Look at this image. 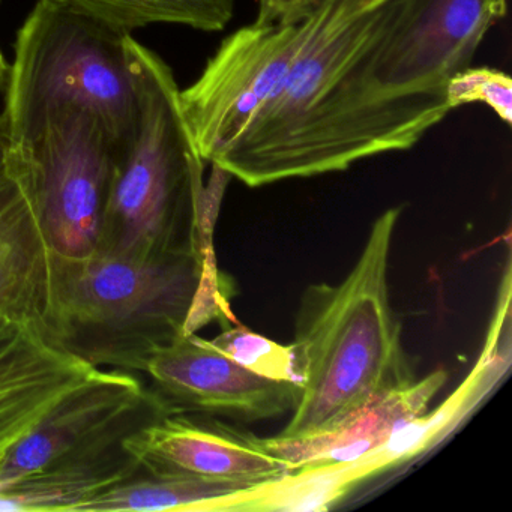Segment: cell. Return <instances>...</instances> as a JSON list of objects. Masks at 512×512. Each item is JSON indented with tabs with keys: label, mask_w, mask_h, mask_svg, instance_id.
Masks as SVG:
<instances>
[{
	"label": "cell",
	"mask_w": 512,
	"mask_h": 512,
	"mask_svg": "<svg viewBox=\"0 0 512 512\" xmlns=\"http://www.w3.org/2000/svg\"><path fill=\"white\" fill-rule=\"evenodd\" d=\"M397 5L362 13L359 0H323L275 94L211 164L259 188L416 146L451 109L443 95L386 94L371 83L368 55Z\"/></svg>",
	"instance_id": "obj_1"
},
{
	"label": "cell",
	"mask_w": 512,
	"mask_h": 512,
	"mask_svg": "<svg viewBox=\"0 0 512 512\" xmlns=\"http://www.w3.org/2000/svg\"><path fill=\"white\" fill-rule=\"evenodd\" d=\"M400 215L397 206L376 218L341 283L310 284L302 293L290 343L301 383L278 437L331 430L365 404L415 382L389 301V254Z\"/></svg>",
	"instance_id": "obj_2"
},
{
	"label": "cell",
	"mask_w": 512,
	"mask_h": 512,
	"mask_svg": "<svg viewBox=\"0 0 512 512\" xmlns=\"http://www.w3.org/2000/svg\"><path fill=\"white\" fill-rule=\"evenodd\" d=\"M208 251L125 260L52 256L47 338L94 367L145 371L152 356L217 316Z\"/></svg>",
	"instance_id": "obj_3"
},
{
	"label": "cell",
	"mask_w": 512,
	"mask_h": 512,
	"mask_svg": "<svg viewBox=\"0 0 512 512\" xmlns=\"http://www.w3.org/2000/svg\"><path fill=\"white\" fill-rule=\"evenodd\" d=\"M139 95V124L116 155L100 251L125 260L208 251L214 215L203 211V170L169 65L125 37Z\"/></svg>",
	"instance_id": "obj_4"
},
{
	"label": "cell",
	"mask_w": 512,
	"mask_h": 512,
	"mask_svg": "<svg viewBox=\"0 0 512 512\" xmlns=\"http://www.w3.org/2000/svg\"><path fill=\"white\" fill-rule=\"evenodd\" d=\"M125 37L67 0H38L17 32L5 85L11 148L37 140L68 109H85L100 116L118 154L124 151L139 124Z\"/></svg>",
	"instance_id": "obj_5"
},
{
	"label": "cell",
	"mask_w": 512,
	"mask_h": 512,
	"mask_svg": "<svg viewBox=\"0 0 512 512\" xmlns=\"http://www.w3.org/2000/svg\"><path fill=\"white\" fill-rule=\"evenodd\" d=\"M100 116L68 109L40 137L11 148L8 173L25 191L52 256L85 260L100 251L116 166Z\"/></svg>",
	"instance_id": "obj_6"
},
{
	"label": "cell",
	"mask_w": 512,
	"mask_h": 512,
	"mask_svg": "<svg viewBox=\"0 0 512 512\" xmlns=\"http://www.w3.org/2000/svg\"><path fill=\"white\" fill-rule=\"evenodd\" d=\"M316 11L298 23L254 22L238 29L209 58L199 79L181 91L182 113L205 163L211 164L275 94L313 29Z\"/></svg>",
	"instance_id": "obj_7"
},
{
	"label": "cell",
	"mask_w": 512,
	"mask_h": 512,
	"mask_svg": "<svg viewBox=\"0 0 512 512\" xmlns=\"http://www.w3.org/2000/svg\"><path fill=\"white\" fill-rule=\"evenodd\" d=\"M506 11L508 0H398L368 55L371 83L386 94L445 97Z\"/></svg>",
	"instance_id": "obj_8"
},
{
	"label": "cell",
	"mask_w": 512,
	"mask_h": 512,
	"mask_svg": "<svg viewBox=\"0 0 512 512\" xmlns=\"http://www.w3.org/2000/svg\"><path fill=\"white\" fill-rule=\"evenodd\" d=\"M163 398L125 370H101L65 395L0 464V484L92 454L170 415Z\"/></svg>",
	"instance_id": "obj_9"
},
{
	"label": "cell",
	"mask_w": 512,
	"mask_h": 512,
	"mask_svg": "<svg viewBox=\"0 0 512 512\" xmlns=\"http://www.w3.org/2000/svg\"><path fill=\"white\" fill-rule=\"evenodd\" d=\"M145 373L172 413L254 422L292 412L299 385L239 364L194 332L158 350Z\"/></svg>",
	"instance_id": "obj_10"
},
{
	"label": "cell",
	"mask_w": 512,
	"mask_h": 512,
	"mask_svg": "<svg viewBox=\"0 0 512 512\" xmlns=\"http://www.w3.org/2000/svg\"><path fill=\"white\" fill-rule=\"evenodd\" d=\"M149 472L179 473L256 488L295 473L250 431L212 415L170 413L125 440Z\"/></svg>",
	"instance_id": "obj_11"
},
{
	"label": "cell",
	"mask_w": 512,
	"mask_h": 512,
	"mask_svg": "<svg viewBox=\"0 0 512 512\" xmlns=\"http://www.w3.org/2000/svg\"><path fill=\"white\" fill-rule=\"evenodd\" d=\"M98 371L37 329L0 334V464L56 403Z\"/></svg>",
	"instance_id": "obj_12"
},
{
	"label": "cell",
	"mask_w": 512,
	"mask_h": 512,
	"mask_svg": "<svg viewBox=\"0 0 512 512\" xmlns=\"http://www.w3.org/2000/svg\"><path fill=\"white\" fill-rule=\"evenodd\" d=\"M446 380L445 370L433 371L424 379L365 404L337 427L314 436L260 437V440L271 454L283 458L295 472L343 466L376 451L404 425L424 415Z\"/></svg>",
	"instance_id": "obj_13"
},
{
	"label": "cell",
	"mask_w": 512,
	"mask_h": 512,
	"mask_svg": "<svg viewBox=\"0 0 512 512\" xmlns=\"http://www.w3.org/2000/svg\"><path fill=\"white\" fill-rule=\"evenodd\" d=\"M52 251L16 178H0V334L32 328L47 337Z\"/></svg>",
	"instance_id": "obj_14"
},
{
	"label": "cell",
	"mask_w": 512,
	"mask_h": 512,
	"mask_svg": "<svg viewBox=\"0 0 512 512\" xmlns=\"http://www.w3.org/2000/svg\"><path fill=\"white\" fill-rule=\"evenodd\" d=\"M140 470L142 463L125 442L115 443L0 484V512H80L86 503L133 478Z\"/></svg>",
	"instance_id": "obj_15"
},
{
	"label": "cell",
	"mask_w": 512,
	"mask_h": 512,
	"mask_svg": "<svg viewBox=\"0 0 512 512\" xmlns=\"http://www.w3.org/2000/svg\"><path fill=\"white\" fill-rule=\"evenodd\" d=\"M254 488L179 473L142 470L86 503L80 512L217 511L220 503Z\"/></svg>",
	"instance_id": "obj_16"
},
{
	"label": "cell",
	"mask_w": 512,
	"mask_h": 512,
	"mask_svg": "<svg viewBox=\"0 0 512 512\" xmlns=\"http://www.w3.org/2000/svg\"><path fill=\"white\" fill-rule=\"evenodd\" d=\"M115 31L131 35L146 26L179 25L221 32L232 22L235 0H67Z\"/></svg>",
	"instance_id": "obj_17"
},
{
	"label": "cell",
	"mask_w": 512,
	"mask_h": 512,
	"mask_svg": "<svg viewBox=\"0 0 512 512\" xmlns=\"http://www.w3.org/2000/svg\"><path fill=\"white\" fill-rule=\"evenodd\" d=\"M211 344L262 376L301 383L292 344L275 343L241 326L226 329Z\"/></svg>",
	"instance_id": "obj_18"
},
{
	"label": "cell",
	"mask_w": 512,
	"mask_h": 512,
	"mask_svg": "<svg viewBox=\"0 0 512 512\" xmlns=\"http://www.w3.org/2000/svg\"><path fill=\"white\" fill-rule=\"evenodd\" d=\"M445 100L451 112L466 104H485L503 124L512 125V80L503 71L466 68L446 83Z\"/></svg>",
	"instance_id": "obj_19"
},
{
	"label": "cell",
	"mask_w": 512,
	"mask_h": 512,
	"mask_svg": "<svg viewBox=\"0 0 512 512\" xmlns=\"http://www.w3.org/2000/svg\"><path fill=\"white\" fill-rule=\"evenodd\" d=\"M323 0H259L254 22L260 25H287L307 19Z\"/></svg>",
	"instance_id": "obj_20"
},
{
	"label": "cell",
	"mask_w": 512,
	"mask_h": 512,
	"mask_svg": "<svg viewBox=\"0 0 512 512\" xmlns=\"http://www.w3.org/2000/svg\"><path fill=\"white\" fill-rule=\"evenodd\" d=\"M11 137L8 133L7 124L4 116L0 115V178H4L8 173V163H10Z\"/></svg>",
	"instance_id": "obj_21"
},
{
	"label": "cell",
	"mask_w": 512,
	"mask_h": 512,
	"mask_svg": "<svg viewBox=\"0 0 512 512\" xmlns=\"http://www.w3.org/2000/svg\"><path fill=\"white\" fill-rule=\"evenodd\" d=\"M8 74H10V65L0 52V88H5V85H7Z\"/></svg>",
	"instance_id": "obj_22"
},
{
	"label": "cell",
	"mask_w": 512,
	"mask_h": 512,
	"mask_svg": "<svg viewBox=\"0 0 512 512\" xmlns=\"http://www.w3.org/2000/svg\"><path fill=\"white\" fill-rule=\"evenodd\" d=\"M385 2H388V0H359V8H361L362 13H365V11L373 10V8L379 7Z\"/></svg>",
	"instance_id": "obj_23"
}]
</instances>
